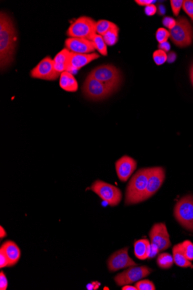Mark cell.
<instances>
[{
    "label": "cell",
    "instance_id": "6da1fadb",
    "mask_svg": "<svg viewBox=\"0 0 193 290\" xmlns=\"http://www.w3.org/2000/svg\"><path fill=\"white\" fill-rule=\"evenodd\" d=\"M16 30L11 18L3 12L0 14V67L5 69L13 62L16 47Z\"/></svg>",
    "mask_w": 193,
    "mask_h": 290
},
{
    "label": "cell",
    "instance_id": "7a4b0ae2",
    "mask_svg": "<svg viewBox=\"0 0 193 290\" xmlns=\"http://www.w3.org/2000/svg\"><path fill=\"white\" fill-rule=\"evenodd\" d=\"M149 171L150 168L141 169L131 178L126 189V205L142 202L147 186Z\"/></svg>",
    "mask_w": 193,
    "mask_h": 290
},
{
    "label": "cell",
    "instance_id": "3957f363",
    "mask_svg": "<svg viewBox=\"0 0 193 290\" xmlns=\"http://www.w3.org/2000/svg\"><path fill=\"white\" fill-rule=\"evenodd\" d=\"M117 91L116 89L104 84L88 75L83 83L82 92L86 98L94 101L106 99Z\"/></svg>",
    "mask_w": 193,
    "mask_h": 290
},
{
    "label": "cell",
    "instance_id": "277c9868",
    "mask_svg": "<svg viewBox=\"0 0 193 290\" xmlns=\"http://www.w3.org/2000/svg\"><path fill=\"white\" fill-rule=\"evenodd\" d=\"M96 22L90 17H80L68 28L67 34L70 38H84L91 41L96 33Z\"/></svg>",
    "mask_w": 193,
    "mask_h": 290
},
{
    "label": "cell",
    "instance_id": "5b68a950",
    "mask_svg": "<svg viewBox=\"0 0 193 290\" xmlns=\"http://www.w3.org/2000/svg\"><path fill=\"white\" fill-rule=\"evenodd\" d=\"M176 22L174 28L169 30L171 40L179 47H186L192 42V27L187 19L183 17H180Z\"/></svg>",
    "mask_w": 193,
    "mask_h": 290
},
{
    "label": "cell",
    "instance_id": "8992f818",
    "mask_svg": "<svg viewBox=\"0 0 193 290\" xmlns=\"http://www.w3.org/2000/svg\"><path fill=\"white\" fill-rule=\"evenodd\" d=\"M88 75L117 90L122 81L121 71L112 64L100 65L92 69Z\"/></svg>",
    "mask_w": 193,
    "mask_h": 290
},
{
    "label": "cell",
    "instance_id": "52a82bcc",
    "mask_svg": "<svg viewBox=\"0 0 193 290\" xmlns=\"http://www.w3.org/2000/svg\"><path fill=\"white\" fill-rule=\"evenodd\" d=\"M174 216L185 229L193 231V196L183 197L175 204Z\"/></svg>",
    "mask_w": 193,
    "mask_h": 290
},
{
    "label": "cell",
    "instance_id": "ba28073f",
    "mask_svg": "<svg viewBox=\"0 0 193 290\" xmlns=\"http://www.w3.org/2000/svg\"><path fill=\"white\" fill-rule=\"evenodd\" d=\"M90 189L111 206H117L121 202L122 191L113 185L96 180L91 185Z\"/></svg>",
    "mask_w": 193,
    "mask_h": 290
},
{
    "label": "cell",
    "instance_id": "9c48e42d",
    "mask_svg": "<svg viewBox=\"0 0 193 290\" xmlns=\"http://www.w3.org/2000/svg\"><path fill=\"white\" fill-rule=\"evenodd\" d=\"M152 247L158 253L167 250L171 246L167 227L164 223L154 224L149 233Z\"/></svg>",
    "mask_w": 193,
    "mask_h": 290
},
{
    "label": "cell",
    "instance_id": "30bf717a",
    "mask_svg": "<svg viewBox=\"0 0 193 290\" xmlns=\"http://www.w3.org/2000/svg\"><path fill=\"white\" fill-rule=\"evenodd\" d=\"M151 272L152 270L146 266H133L117 274L114 279L118 285H128L147 277Z\"/></svg>",
    "mask_w": 193,
    "mask_h": 290
},
{
    "label": "cell",
    "instance_id": "8fae6325",
    "mask_svg": "<svg viewBox=\"0 0 193 290\" xmlns=\"http://www.w3.org/2000/svg\"><path fill=\"white\" fill-rule=\"evenodd\" d=\"M30 76L34 79L56 81L59 78L61 73L56 70L51 57L47 56L31 71Z\"/></svg>",
    "mask_w": 193,
    "mask_h": 290
},
{
    "label": "cell",
    "instance_id": "7c38bea8",
    "mask_svg": "<svg viewBox=\"0 0 193 290\" xmlns=\"http://www.w3.org/2000/svg\"><path fill=\"white\" fill-rule=\"evenodd\" d=\"M165 178V172L163 168H150L147 186L142 202L155 194L163 184Z\"/></svg>",
    "mask_w": 193,
    "mask_h": 290
},
{
    "label": "cell",
    "instance_id": "4fadbf2b",
    "mask_svg": "<svg viewBox=\"0 0 193 290\" xmlns=\"http://www.w3.org/2000/svg\"><path fill=\"white\" fill-rule=\"evenodd\" d=\"M129 247H125L116 251L108 259V267L111 272H117L120 269L138 265L129 256Z\"/></svg>",
    "mask_w": 193,
    "mask_h": 290
},
{
    "label": "cell",
    "instance_id": "5bb4252c",
    "mask_svg": "<svg viewBox=\"0 0 193 290\" xmlns=\"http://www.w3.org/2000/svg\"><path fill=\"white\" fill-rule=\"evenodd\" d=\"M137 162L128 156H123L115 163L116 171L119 179L126 182L137 169Z\"/></svg>",
    "mask_w": 193,
    "mask_h": 290
},
{
    "label": "cell",
    "instance_id": "9a60e30c",
    "mask_svg": "<svg viewBox=\"0 0 193 290\" xmlns=\"http://www.w3.org/2000/svg\"><path fill=\"white\" fill-rule=\"evenodd\" d=\"M65 45L69 51L76 53H91L95 49L92 41L84 38H68L65 41Z\"/></svg>",
    "mask_w": 193,
    "mask_h": 290
},
{
    "label": "cell",
    "instance_id": "2e32d148",
    "mask_svg": "<svg viewBox=\"0 0 193 290\" xmlns=\"http://www.w3.org/2000/svg\"><path fill=\"white\" fill-rule=\"evenodd\" d=\"M100 55L98 53L88 54L76 53L71 52L70 60H69V71L71 74L79 70L81 68L85 66L88 63L95 59H99Z\"/></svg>",
    "mask_w": 193,
    "mask_h": 290
},
{
    "label": "cell",
    "instance_id": "e0dca14e",
    "mask_svg": "<svg viewBox=\"0 0 193 290\" xmlns=\"http://www.w3.org/2000/svg\"><path fill=\"white\" fill-rule=\"evenodd\" d=\"M5 252L10 262V266L16 265L21 258L20 249L14 242L9 241L3 243L1 249Z\"/></svg>",
    "mask_w": 193,
    "mask_h": 290
},
{
    "label": "cell",
    "instance_id": "ac0fdd59",
    "mask_svg": "<svg viewBox=\"0 0 193 290\" xmlns=\"http://www.w3.org/2000/svg\"><path fill=\"white\" fill-rule=\"evenodd\" d=\"M71 51L67 48H64L54 58V65L57 72L62 73L69 71V60H70Z\"/></svg>",
    "mask_w": 193,
    "mask_h": 290
},
{
    "label": "cell",
    "instance_id": "d6986e66",
    "mask_svg": "<svg viewBox=\"0 0 193 290\" xmlns=\"http://www.w3.org/2000/svg\"><path fill=\"white\" fill-rule=\"evenodd\" d=\"M151 252V246L149 240L143 239L134 243V254L141 260H145L149 257Z\"/></svg>",
    "mask_w": 193,
    "mask_h": 290
},
{
    "label": "cell",
    "instance_id": "ffe728a7",
    "mask_svg": "<svg viewBox=\"0 0 193 290\" xmlns=\"http://www.w3.org/2000/svg\"><path fill=\"white\" fill-rule=\"evenodd\" d=\"M60 86L63 90L69 92H75L78 90V84L71 72L64 71L60 77Z\"/></svg>",
    "mask_w": 193,
    "mask_h": 290
},
{
    "label": "cell",
    "instance_id": "44dd1931",
    "mask_svg": "<svg viewBox=\"0 0 193 290\" xmlns=\"http://www.w3.org/2000/svg\"><path fill=\"white\" fill-rule=\"evenodd\" d=\"M173 262L175 264L182 268H193L190 261L187 260L183 252L182 243H179L172 249Z\"/></svg>",
    "mask_w": 193,
    "mask_h": 290
},
{
    "label": "cell",
    "instance_id": "7402d4cb",
    "mask_svg": "<svg viewBox=\"0 0 193 290\" xmlns=\"http://www.w3.org/2000/svg\"><path fill=\"white\" fill-rule=\"evenodd\" d=\"M118 26L114 23L107 20H100L96 22V33L103 36L108 31L117 28Z\"/></svg>",
    "mask_w": 193,
    "mask_h": 290
},
{
    "label": "cell",
    "instance_id": "603a6c76",
    "mask_svg": "<svg viewBox=\"0 0 193 290\" xmlns=\"http://www.w3.org/2000/svg\"><path fill=\"white\" fill-rule=\"evenodd\" d=\"M173 256L167 253H161L157 257V264L161 269H169L173 264Z\"/></svg>",
    "mask_w": 193,
    "mask_h": 290
},
{
    "label": "cell",
    "instance_id": "cb8c5ba5",
    "mask_svg": "<svg viewBox=\"0 0 193 290\" xmlns=\"http://www.w3.org/2000/svg\"><path fill=\"white\" fill-rule=\"evenodd\" d=\"M119 28L118 26L108 32L103 36L106 44L109 46H113L117 43L119 40Z\"/></svg>",
    "mask_w": 193,
    "mask_h": 290
},
{
    "label": "cell",
    "instance_id": "d4e9b609",
    "mask_svg": "<svg viewBox=\"0 0 193 290\" xmlns=\"http://www.w3.org/2000/svg\"><path fill=\"white\" fill-rule=\"evenodd\" d=\"M92 42L96 50L103 56L108 55L107 45L104 40L103 36L96 34L94 36Z\"/></svg>",
    "mask_w": 193,
    "mask_h": 290
},
{
    "label": "cell",
    "instance_id": "484cf974",
    "mask_svg": "<svg viewBox=\"0 0 193 290\" xmlns=\"http://www.w3.org/2000/svg\"><path fill=\"white\" fill-rule=\"evenodd\" d=\"M153 57L154 62L158 65L163 64L167 60V53L160 49L154 52Z\"/></svg>",
    "mask_w": 193,
    "mask_h": 290
},
{
    "label": "cell",
    "instance_id": "4316f807",
    "mask_svg": "<svg viewBox=\"0 0 193 290\" xmlns=\"http://www.w3.org/2000/svg\"><path fill=\"white\" fill-rule=\"evenodd\" d=\"M183 250L187 260H193V244L190 241H185L182 243Z\"/></svg>",
    "mask_w": 193,
    "mask_h": 290
},
{
    "label": "cell",
    "instance_id": "83f0119b",
    "mask_svg": "<svg viewBox=\"0 0 193 290\" xmlns=\"http://www.w3.org/2000/svg\"><path fill=\"white\" fill-rule=\"evenodd\" d=\"M169 37H170V34L167 30L164 28H160L157 30L156 38L159 44L167 42Z\"/></svg>",
    "mask_w": 193,
    "mask_h": 290
},
{
    "label": "cell",
    "instance_id": "f1b7e54d",
    "mask_svg": "<svg viewBox=\"0 0 193 290\" xmlns=\"http://www.w3.org/2000/svg\"><path fill=\"white\" fill-rule=\"evenodd\" d=\"M136 287L138 290H155V285L149 280H143L137 282Z\"/></svg>",
    "mask_w": 193,
    "mask_h": 290
},
{
    "label": "cell",
    "instance_id": "f546056e",
    "mask_svg": "<svg viewBox=\"0 0 193 290\" xmlns=\"http://www.w3.org/2000/svg\"><path fill=\"white\" fill-rule=\"evenodd\" d=\"M183 2L182 0H171L172 10L175 16H178L181 8H182Z\"/></svg>",
    "mask_w": 193,
    "mask_h": 290
},
{
    "label": "cell",
    "instance_id": "4dcf8cb0",
    "mask_svg": "<svg viewBox=\"0 0 193 290\" xmlns=\"http://www.w3.org/2000/svg\"><path fill=\"white\" fill-rule=\"evenodd\" d=\"M182 9L193 21V0H185Z\"/></svg>",
    "mask_w": 193,
    "mask_h": 290
},
{
    "label": "cell",
    "instance_id": "1f68e13d",
    "mask_svg": "<svg viewBox=\"0 0 193 290\" xmlns=\"http://www.w3.org/2000/svg\"><path fill=\"white\" fill-rule=\"evenodd\" d=\"M176 20L172 18L169 17H165L163 19V24L164 26L167 27V28L169 29V30H172L174 28L176 25Z\"/></svg>",
    "mask_w": 193,
    "mask_h": 290
},
{
    "label": "cell",
    "instance_id": "d6a6232c",
    "mask_svg": "<svg viewBox=\"0 0 193 290\" xmlns=\"http://www.w3.org/2000/svg\"><path fill=\"white\" fill-rule=\"evenodd\" d=\"M10 266V262L4 251L0 249V268H3Z\"/></svg>",
    "mask_w": 193,
    "mask_h": 290
},
{
    "label": "cell",
    "instance_id": "836d02e7",
    "mask_svg": "<svg viewBox=\"0 0 193 290\" xmlns=\"http://www.w3.org/2000/svg\"><path fill=\"white\" fill-rule=\"evenodd\" d=\"M8 280L5 273L3 271L0 272V289L6 290L8 287Z\"/></svg>",
    "mask_w": 193,
    "mask_h": 290
},
{
    "label": "cell",
    "instance_id": "e575fe53",
    "mask_svg": "<svg viewBox=\"0 0 193 290\" xmlns=\"http://www.w3.org/2000/svg\"><path fill=\"white\" fill-rule=\"evenodd\" d=\"M157 9L155 5H151L145 7V13L149 17L153 16L157 13Z\"/></svg>",
    "mask_w": 193,
    "mask_h": 290
},
{
    "label": "cell",
    "instance_id": "d590c367",
    "mask_svg": "<svg viewBox=\"0 0 193 290\" xmlns=\"http://www.w3.org/2000/svg\"><path fill=\"white\" fill-rule=\"evenodd\" d=\"M138 6L147 7L149 5H153V3H155L156 1L153 0H136L135 1Z\"/></svg>",
    "mask_w": 193,
    "mask_h": 290
},
{
    "label": "cell",
    "instance_id": "8d00e7d4",
    "mask_svg": "<svg viewBox=\"0 0 193 290\" xmlns=\"http://www.w3.org/2000/svg\"><path fill=\"white\" fill-rule=\"evenodd\" d=\"M158 47H159V49L162 50V51L167 53L169 51V50H170L171 45L168 41H167L163 42V43L159 44V46H158Z\"/></svg>",
    "mask_w": 193,
    "mask_h": 290
},
{
    "label": "cell",
    "instance_id": "74e56055",
    "mask_svg": "<svg viewBox=\"0 0 193 290\" xmlns=\"http://www.w3.org/2000/svg\"><path fill=\"white\" fill-rule=\"evenodd\" d=\"M176 55L175 52H169L168 55H167V62L169 63H172L174 62L176 60Z\"/></svg>",
    "mask_w": 193,
    "mask_h": 290
},
{
    "label": "cell",
    "instance_id": "f35d334b",
    "mask_svg": "<svg viewBox=\"0 0 193 290\" xmlns=\"http://www.w3.org/2000/svg\"><path fill=\"white\" fill-rule=\"evenodd\" d=\"M122 289L123 290H138L137 288L135 286H131L129 285H125L124 287H123Z\"/></svg>",
    "mask_w": 193,
    "mask_h": 290
},
{
    "label": "cell",
    "instance_id": "ab89813d",
    "mask_svg": "<svg viewBox=\"0 0 193 290\" xmlns=\"http://www.w3.org/2000/svg\"><path fill=\"white\" fill-rule=\"evenodd\" d=\"M7 237V233L5 229L3 228V227H0V238L3 239Z\"/></svg>",
    "mask_w": 193,
    "mask_h": 290
},
{
    "label": "cell",
    "instance_id": "60d3db41",
    "mask_svg": "<svg viewBox=\"0 0 193 290\" xmlns=\"http://www.w3.org/2000/svg\"><path fill=\"white\" fill-rule=\"evenodd\" d=\"M159 14L161 15H164L165 13V9L163 6H159Z\"/></svg>",
    "mask_w": 193,
    "mask_h": 290
},
{
    "label": "cell",
    "instance_id": "b9f144b4",
    "mask_svg": "<svg viewBox=\"0 0 193 290\" xmlns=\"http://www.w3.org/2000/svg\"><path fill=\"white\" fill-rule=\"evenodd\" d=\"M190 78L191 80V83L193 87V63L190 65Z\"/></svg>",
    "mask_w": 193,
    "mask_h": 290
}]
</instances>
